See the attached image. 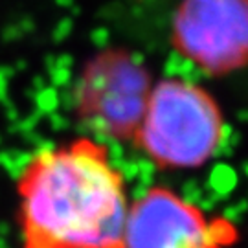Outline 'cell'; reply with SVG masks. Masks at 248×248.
Segmentation results:
<instances>
[{
  "mask_svg": "<svg viewBox=\"0 0 248 248\" xmlns=\"http://www.w3.org/2000/svg\"><path fill=\"white\" fill-rule=\"evenodd\" d=\"M222 134V112L210 92L169 78L151 89L134 140L160 168L191 169L212 158Z\"/></svg>",
  "mask_w": 248,
  "mask_h": 248,
  "instance_id": "cell-2",
  "label": "cell"
},
{
  "mask_svg": "<svg viewBox=\"0 0 248 248\" xmlns=\"http://www.w3.org/2000/svg\"><path fill=\"white\" fill-rule=\"evenodd\" d=\"M239 239L226 217H210L168 187H149L127 213L125 248H228Z\"/></svg>",
  "mask_w": 248,
  "mask_h": 248,
  "instance_id": "cell-4",
  "label": "cell"
},
{
  "mask_svg": "<svg viewBox=\"0 0 248 248\" xmlns=\"http://www.w3.org/2000/svg\"><path fill=\"white\" fill-rule=\"evenodd\" d=\"M171 43L180 55L212 76L248 64V0H182Z\"/></svg>",
  "mask_w": 248,
  "mask_h": 248,
  "instance_id": "cell-5",
  "label": "cell"
},
{
  "mask_svg": "<svg viewBox=\"0 0 248 248\" xmlns=\"http://www.w3.org/2000/svg\"><path fill=\"white\" fill-rule=\"evenodd\" d=\"M147 70L122 50L87 62L76 89L78 116L94 131L125 140L134 136L151 94Z\"/></svg>",
  "mask_w": 248,
  "mask_h": 248,
  "instance_id": "cell-3",
  "label": "cell"
},
{
  "mask_svg": "<svg viewBox=\"0 0 248 248\" xmlns=\"http://www.w3.org/2000/svg\"><path fill=\"white\" fill-rule=\"evenodd\" d=\"M17 195L22 248H125L124 175L89 136L33 155Z\"/></svg>",
  "mask_w": 248,
  "mask_h": 248,
  "instance_id": "cell-1",
  "label": "cell"
}]
</instances>
